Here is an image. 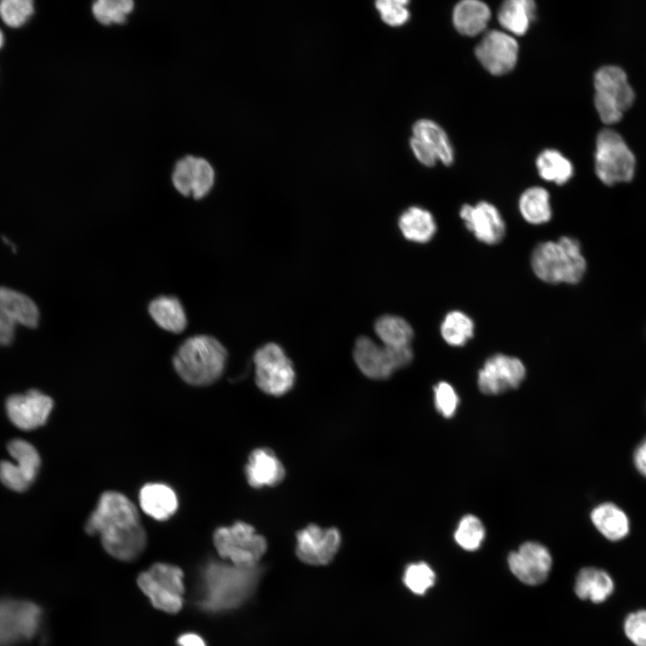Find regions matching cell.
<instances>
[{
  "label": "cell",
  "instance_id": "obj_1",
  "mask_svg": "<svg viewBox=\"0 0 646 646\" xmlns=\"http://www.w3.org/2000/svg\"><path fill=\"white\" fill-rule=\"evenodd\" d=\"M85 531L99 535L108 554L118 560L132 561L146 546V533L135 504L124 494L103 493L85 523Z\"/></svg>",
  "mask_w": 646,
  "mask_h": 646
},
{
  "label": "cell",
  "instance_id": "obj_2",
  "mask_svg": "<svg viewBox=\"0 0 646 646\" xmlns=\"http://www.w3.org/2000/svg\"><path fill=\"white\" fill-rule=\"evenodd\" d=\"M261 574L259 566L241 568L231 563L208 562L200 572L197 605L212 613L234 609L251 597Z\"/></svg>",
  "mask_w": 646,
  "mask_h": 646
},
{
  "label": "cell",
  "instance_id": "obj_3",
  "mask_svg": "<svg viewBox=\"0 0 646 646\" xmlns=\"http://www.w3.org/2000/svg\"><path fill=\"white\" fill-rule=\"evenodd\" d=\"M226 360L227 352L221 342L207 335H196L181 344L172 363L186 383L207 386L221 377Z\"/></svg>",
  "mask_w": 646,
  "mask_h": 646
},
{
  "label": "cell",
  "instance_id": "obj_4",
  "mask_svg": "<svg viewBox=\"0 0 646 646\" xmlns=\"http://www.w3.org/2000/svg\"><path fill=\"white\" fill-rule=\"evenodd\" d=\"M530 262L537 277L552 284H575L582 279L587 268L580 242L569 236L538 243L532 251Z\"/></svg>",
  "mask_w": 646,
  "mask_h": 646
},
{
  "label": "cell",
  "instance_id": "obj_5",
  "mask_svg": "<svg viewBox=\"0 0 646 646\" xmlns=\"http://www.w3.org/2000/svg\"><path fill=\"white\" fill-rule=\"evenodd\" d=\"M221 558L241 568H254L266 550V539L248 523L237 521L229 527L218 528L213 537Z\"/></svg>",
  "mask_w": 646,
  "mask_h": 646
},
{
  "label": "cell",
  "instance_id": "obj_6",
  "mask_svg": "<svg viewBox=\"0 0 646 646\" xmlns=\"http://www.w3.org/2000/svg\"><path fill=\"white\" fill-rule=\"evenodd\" d=\"M595 107L605 124L618 122L624 111L634 100V92L623 69L607 65L598 69L594 77Z\"/></svg>",
  "mask_w": 646,
  "mask_h": 646
},
{
  "label": "cell",
  "instance_id": "obj_7",
  "mask_svg": "<svg viewBox=\"0 0 646 646\" xmlns=\"http://www.w3.org/2000/svg\"><path fill=\"white\" fill-rule=\"evenodd\" d=\"M595 170L598 178L608 186L633 179L635 170L634 156L616 132L604 129L598 135Z\"/></svg>",
  "mask_w": 646,
  "mask_h": 646
},
{
  "label": "cell",
  "instance_id": "obj_8",
  "mask_svg": "<svg viewBox=\"0 0 646 646\" xmlns=\"http://www.w3.org/2000/svg\"><path fill=\"white\" fill-rule=\"evenodd\" d=\"M137 584L157 609L170 614L181 609L185 587L179 567L157 563L138 576Z\"/></svg>",
  "mask_w": 646,
  "mask_h": 646
},
{
  "label": "cell",
  "instance_id": "obj_9",
  "mask_svg": "<svg viewBox=\"0 0 646 646\" xmlns=\"http://www.w3.org/2000/svg\"><path fill=\"white\" fill-rule=\"evenodd\" d=\"M354 359L359 370L368 378L385 380L395 371L410 363L413 351L410 345H380L368 336H361L354 345Z\"/></svg>",
  "mask_w": 646,
  "mask_h": 646
},
{
  "label": "cell",
  "instance_id": "obj_10",
  "mask_svg": "<svg viewBox=\"0 0 646 646\" xmlns=\"http://www.w3.org/2000/svg\"><path fill=\"white\" fill-rule=\"evenodd\" d=\"M255 380L266 394L282 396L293 386L295 371L283 348L275 343L258 348L253 357Z\"/></svg>",
  "mask_w": 646,
  "mask_h": 646
},
{
  "label": "cell",
  "instance_id": "obj_11",
  "mask_svg": "<svg viewBox=\"0 0 646 646\" xmlns=\"http://www.w3.org/2000/svg\"><path fill=\"white\" fill-rule=\"evenodd\" d=\"M41 610L27 600L0 599V646L29 640L37 633Z\"/></svg>",
  "mask_w": 646,
  "mask_h": 646
},
{
  "label": "cell",
  "instance_id": "obj_12",
  "mask_svg": "<svg viewBox=\"0 0 646 646\" xmlns=\"http://www.w3.org/2000/svg\"><path fill=\"white\" fill-rule=\"evenodd\" d=\"M7 449L15 463L0 462V480L7 488L23 492L36 478L40 467L39 455L32 444L22 439L11 441Z\"/></svg>",
  "mask_w": 646,
  "mask_h": 646
},
{
  "label": "cell",
  "instance_id": "obj_13",
  "mask_svg": "<svg viewBox=\"0 0 646 646\" xmlns=\"http://www.w3.org/2000/svg\"><path fill=\"white\" fill-rule=\"evenodd\" d=\"M410 145L416 159L423 165L432 167L440 161L450 165L454 153L445 131L434 121L421 119L413 127Z\"/></svg>",
  "mask_w": 646,
  "mask_h": 646
},
{
  "label": "cell",
  "instance_id": "obj_14",
  "mask_svg": "<svg viewBox=\"0 0 646 646\" xmlns=\"http://www.w3.org/2000/svg\"><path fill=\"white\" fill-rule=\"evenodd\" d=\"M526 368L517 357L496 354L486 359L477 375L481 392L498 395L516 388L524 380Z\"/></svg>",
  "mask_w": 646,
  "mask_h": 646
},
{
  "label": "cell",
  "instance_id": "obj_15",
  "mask_svg": "<svg viewBox=\"0 0 646 646\" xmlns=\"http://www.w3.org/2000/svg\"><path fill=\"white\" fill-rule=\"evenodd\" d=\"M507 562L511 573L519 581L530 586L543 583L553 565L548 549L533 541L525 542L518 550L511 552Z\"/></svg>",
  "mask_w": 646,
  "mask_h": 646
},
{
  "label": "cell",
  "instance_id": "obj_16",
  "mask_svg": "<svg viewBox=\"0 0 646 646\" xmlns=\"http://www.w3.org/2000/svg\"><path fill=\"white\" fill-rule=\"evenodd\" d=\"M171 179L179 194L201 199L213 188L215 172L206 159L186 155L175 163Z\"/></svg>",
  "mask_w": 646,
  "mask_h": 646
},
{
  "label": "cell",
  "instance_id": "obj_17",
  "mask_svg": "<svg viewBox=\"0 0 646 646\" xmlns=\"http://www.w3.org/2000/svg\"><path fill=\"white\" fill-rule=\"evenodd\" d=\"M519 45L510 34L493 30L477 44L475 54L486 71L493 75L511 72L518 60Z\"/></svg>",
  "mask_w": 646,
  "mask_h": 646
},
{
  "label": "cell",
  "instance_id": "obj_18",
  "mask_svg": "<svg viewBox=\"0 0 646 646\" xmlns=\"http://www.w3.org/2000/svg\"><path fill=\"white\" fill-rule=\"evenodd\" d=\"M296 537L297 556L310 565L328 563L337 553L341 543V536L336 528H322L314 524L300 530Z\"/></svg>",
  "mask_w": 646,
  "mask_h": 646
},
{
  "label": "cell",
  "instance_id": "obj_19",
  "mask_svg": "<svg viewBox=\"0 0 646 646\" xmlns=\"http://www.w3.org/2000/svg\"><path fill=\"white\" fill-rule=\"evenodd\" d=\"M52 408L53 400L37 389L13 395L6 401V412L10 421L24 431L34 430L45 424Z\"/></svg>",
  "mask_w": 646,
  "mask_h": 646
},
{
  "label": "cell",
  "instance_id": "obj_20",
  "mask_svg": "<svg viewBox=\"0 0 646 646\" xmlns=\"http://www.w3.org/2000/svg\"><path fill=\"white\" fill-rule=\"evenodd\" d=\"M459 216L466 228L484 244H497L504 237V220L499 210L489 202L481 201L475 205L466 204L460 208Z\"/></svg>",
  "mask_w": 646,
  "mask_h": 646
},
{
  "label": "cell",
  "instance_id": "obj_21",
  "mask_svg": "<svg viewBox=\"0 0 646 646\" xmlns=\"http://www.w3.org/2000/svg\"><path fill=\"white\" fill-rule=\"evenodd\" d=\"M245 474L250 486L262 488L278 484L284 479L285 470L272 450L259 448L250 453Z\"/></svg>",
  "mask_w": 646,
  "mask_h": 646
},
{
  "label": "cell",
  "instance_id": "obj_22",
  "mask_svg": "<svg viewBox=\"0 0 646 646\" xmlns=\"http://www.w3.org/2000/svg\"><path fill=\"white\" fill-rule=\"evenodd\" d=\"M139 504L148 516L163 521L176 512L179 502L171 487L164 484L150 483L141 488Z\"/></svg>",
  "mask_w": 646,
  "mask_h": 646
},
{
  "label": "cell",
  "instance_id": "obj_23",
  "mask_svg": "<svg viewBox=\"0 0 646 646\" xmlns=\"http://www.w3.org/2000/svg\"><path fill=\"white\" fill-rule=\"evenodd\" d=\"M614 589L611 576L598 568H582L575 578L574 592L582 600L602 603L611 596Z\"/></svg>",
  "mask_w": 646,
  "mask_h": 646
},
{
  "label": "cell",
  "instance_id": "obj_24",
  "mask_svg": "<svg viewBox=\"0 0 646 646\" xmlns=\"http://www.w3.org/2000/svg\"><path fill=\"white\" fill-rule=\"evenodd\" d=\"M491 18L489 6L478 0H464L453 10L452 19L456 30L462 35L474 37L486 28Z\"/></svg>",
  "mask_w": 646,
  "mask_h": 646
},
{
  "label": "cell",
  "instance_id": "obj_25",
  "mask_svg": "<svg viewBox=\"0 0 646 646\" xmlns=\"http://www.w3.org/2000/svg\"><path fill=\"white\" fill-rule=\"evenodd\" d=\"M148 312L153 320L168 332L181 333L188 325L185 310L174 296L162 295L153 299L149 303Z\"/></svg>",
  "mask_w": 646,
  "mask_h": 646
},
{
  "label": "cell",
  "instance_id": "obj_26",
  "mask_svg": "<svg viewBox=\"0 0 646 646\" xmlns=\"http://www.w3.org/2000/svg\"><path fill=\"white\" fill-rule=\"evenodd\" d=\"M398 227L406 240L422 244L430 241L437 231L432 213L419 206L404 211L399 216Z\"/></svg>",
  "mask_w": 646,
  "mask_h": 646
},
{
  "label": "cell",
  "instance_id": "obj_27",
  "mask_svg": "<svg viewBox=\"0 0 646 646\" xmlns=\"http://www.w3.org/2000/svg\"><path fill=\"white\" fill-rule=\"evenodd\" d=\"M590 519L595 528L608 540L624 538L630 530L626 514L616 505L605 502L593 509Z\"/></svg>",
  "mask_w": 646,
  "mask_h": 646
},
{
  "label": "cell",
  "instance_id": "obj_28",
  "mask_svg": "<svg viewBox=\"0 0 646 646\" xmlns=\"http://www.w3.org/2000/svg\"><path fill=\"white\" fill-rule=\"evenodd\" d=\"M0 303L17 325L36 327L39 311L36 303L26 294L8 287H0Z\"/></svg>",
  "mask_w": 646,
  "mask_h": 646
},
{
  "label": "cell",
  "instance_id": "obj_29",
  "mask_svg": "<svg viewBox=\"0 0 646 646\" xmlns=\"http://www.w3.org/2000/svg\"><path fill=\"white\" fill-rule=\"evenodd\" d=\"M536 16V4L531 0H508L498 11V21L509 32L524 35Z\"/></svg>",
  "mask_w": 646,
  "mask_h": 646
},
{
  "label": "cell",
  "instance_id": "obj_30",
  "mask_svg": "<svg viewBox=\"0 0 646 646\" xmlns=\"http://www.w3.org/2000/svg\"><path fill=\"white\" fill-rule=\"evenodd\" d=\"M519 210L523 219L530 224H543L550 221L552 208L550 196L541 187L526 189L519 199Z\"/></svg>",
  "mask_w": 646,
  "mask_h": 646
},
{
  "label": "cell",
  "instance_id": "obj_31",
  "mask_svg": "<svg viewBox=\"0 0 646 646\" xmlns=\"http://www.w3.org/2000/svg\"><path fill=\"white\" fill-rule=\"evenodd\" d=\"M536 165L543 179L557 185L565 184L573 175L572 162L554 149H546L540 153Z\"/></svg>",
  "mask_w": 646,
  "mask_h": 646
},
{
  "label": "cell",
  "instance_id": "obj_32",
  "mask_svg": "<svg viewBox=\"0 0 646 646\" xmlns=\"http://www.w3.org/2000/svg\"><path fill=\"white\" fill-rule=\"evenodd\" d=\"M376 335L387 346H408L414 337L411 325L403 318L384 315L374 325Z\"/></svg>",
  "mask_w": 646,
  "mask_h": 646
},
{
  "label": "cell",
  "instance_id": "obj_33",
  "mask_svg": "<svg viewBox=\"0 0 646 646\" xmlns=\"http://www.w3.org/2000/svg\"><path fill=\"white\" fill-rule=\"evenodd\" d=\"M473 319L460 310H451L441 321L440 332L442 339L451 346H462L473 337Z\"/></svg>",
  "mask_w": 646,
  "mask_h": 646
},
{
  "label": "cell",
  "instance_id": "obj_34",
  "mask_svg": "<svg viewBox=\"0 0 646 646\" xmlns=\"http://www.w3.org/2000/svg\"><path fill=\"white\" fill-rule=\"evenodd\" d=\"M134 8L132 0H98L92 4V11L98 22L109 25L125 22Z\"/></svg>",
  "mask_w": 646,
  "mask_h": 646
},
{
  "label": "cell",
  "instance_id": "obj_35",
  "mask_svg": "<svg viewBox=\"0 0 646 646\" xmlns=\"http://www.w3.org/2000/svg\"><path fill=\"white\" fill-rule=\"evenodd\" d=\"M485 529L482 521L474 515H465L454 533L456 543L466 551H476L482 545Z\"/></svg>",
  "mask_w": 646,
  "mask_h": 646
},
{
  "label": "cell",
  "instance_id": "obj_36",
  "mask_svg": "<svg viewBox=\"0 0 646 646\" xmlns=\"http://www.w3.org/2000/svg\"><path fill=\"white\" fill-rule=\"evenodd\" d=\"M436 581V574L424 562L409 564L404 572L403 582L413 593L423 595Z\"/></svg>",
  "mask_w": 646,
  "mask_h": 646
},
{
  "label": "cell",
  "instance_id": "obj_37",
  "mask_svg": "<svg viewBox=\"0 0 646 646\" xmlns=\"http://www.w3.org/2000/svg\"><path fill=\"white\" fill-rule=\"evenodd\" d=\"M31 0H3L0 2V17L10 27L22 25L33 13Z\"/></svg>",
  "mask_w": 646,
  "mask_h": 646
},
{
  "label": "cell",
  "instance_id": "obj_38",
  "mask_svg": "<svg viewBox=\"0 0 646 646\" xmlns=\"http://www.w3.org/2000/svg\"><path fill=\"white\" fill-rule=\"evenodd\" d=\"M406 0H380L376 2V8L383 22L390 26H400L409 19Z\"/></svg>",
  "mask_w": 646,
  "mask_h": 646
},
{
  "label": "cell",
  "instance_id": "obj_39",
  "mask_svg": "<svg viewBox=\"0 0 646 646\" xmlns=\"http://www.w3.org/2000/svg\"><path fill=\"white\" fill-rule=\"evenodd\" d=\"M434 405L437 411L444 417L454 415L459 402L454 388L446 381L439 382L433 388Z\"/></svg>",
  "mask_w": 646,
  "mask_h": 646
},
{
  "label": "cell",
  "instance_id": "obj_40",
  "mask_svg": "<svg viewBox=\"0 0 646 646\" xmlns=\"http://www.w3.org/2000/svg\"><path fill=\"white\" fill-rule=\"evenodd\" d=\"M624 630L635 646H646V610L629 614L624 620Z\"/></svg>",
  "mask_w": 646,
  "mask_h": 646
},
{
  "label": "cell",
  "instance_id": "obj_41",
  "mask_svg": "<svg viewBox=\"0 0 646 646\" xmlns=\"http://www.w3.org/2000/svg\"><path fill=\"white\" fill-rule=\"evenodd\" d=\"M16 324L0 303V345H10L14 337Z\"/></svg>",
  "mask_w": 646,
  "mask_h": 646
},
{
  "label": "cell",
  "instance_id": "obj_42",
  "mask_svg": "<svg viewBox=\"0 0 646 646\" xmlns=\"http://www.w3.org/2000/svg\"><path fill=\"white\" fill-rule=\"evenodd\" d=\"M633 463L639 473L646 477V437L634 450Z\"/></svg>",
  "mask_w": 646,
  "mask_h": 646
},
{
  "label": "cell",
  "instance_id": "obj_43",
  "mask_svg": "<svg viewBox=\"0 0 646 646\" xmlns=\"http://www.w3.org/2000/svg\"><path fill=\"white\" fill-rule=\"evenodd\" d=\"M178 646H206L204 639L194 633L180 635L177 641Z\"/></svg>",
  "mask_w": 646,
  "mask_h": 646
},
{
  "label": "cell",
  "instance_id": "obj_44",
  "mask_svg": "<svg viewBox=\"0 0 646 646\" xmlns=\"http://www.w3.org/2000/svg\"><path fill=\"white\" fill-rule=\"evenodd\" d=\"M3 44H4V35H3L2 31H0V48H2Z\"/></svg>",
  "mask_w": 646,
  "mask_h": 646
}]
</instances>
